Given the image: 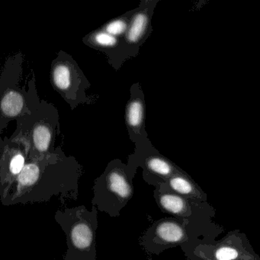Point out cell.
Segmentation results:
<instances>
[{"instance_id": "cell-1", "label": "cell", "mask_w": 260, "mask_h": 260, "mask_svg": "<svg viewBox=\"0 0 260 260\" xmlns=\"http://www.w3.org/2000/svg\"><path fill=\"white\" fill-rule=\"evenodd\" d=\"M82 167L73 156L57 151L41 157H29L22 171L0 197L5 206L47 203L58 197L63 203L76 200Z\"/></svg>"}, {"instance_id": "cell-2", "label": "cell", "mask_w": 260, "mask_h": 260, "mask_svg": "<svg viewBox=\"0 0 260 260\" xmlns=\"http://www.w3.org/2000/svg\"><path fill=\"white\" fill-rule=\"evenodd\" d=\"M54 218L67 238V250L64 260H96V206L92 211L84 206L58 209Z\"/></svg>"}, {"instance_id": "cell-3", "label": "cell", "mask_w": 260, "mask_h": 260, "mask_svg": "<svg viewBox=\"0 0 260 260\" xmlns=\"http://www.w3.org/2000/svg\"><path fill=\"white\" fill-rule=\"evenodd\" d=\"M22 80L19 65L6 66L0 73V116L3 130L10 122L30 114L41 102L35 76L26 84H21Z\"/></svg>"}, {"instance_id": "cell-4", "label": "cell", "mask_w": 260, "mask_h": 260, "mask_svg": "<svg viewBox=\"0 0 260 260\" xmlns=\"http://www.w3.org/2000/svg\"><path fill=\"white\" fill-rule=\"evenodd\" d=\"M16 129L21 132L30 144V157H41L57 151L56 139L61 136L60 116L54 105L41 99L28 115L15 120Z\"/></svg>"}, {"instance_id": "cell-5", "label": "cell", "mask_w": 260, "mask_h": 260, "mask_svg": "<svg viewBox=\"0 0 260 260\" xmlns=\"http://www.w3.org/2000/svg\"><path fill=\"white\" fill-rule=\"evenodd\" d=\"M50 83L55 91L74 110L87 102L89 82L76 62L70 58H59L53 61L50 70Z\"/></svg>"}, {"instance_id": "cell-6", "label": "cell", "mask_w": 260, "mask_h": 260, "mask_svg": "<svg viewBox=\"0 0 260 260\" xmlns=\"http://www.w3.org/2000/svg\"><path fill=\"white\" fill-rule=\"evenodd\" d=\"M30 148L28 141L18 130L15 129L11 137L4 138L0 151V197L22 171L28 160Z\"/></svg>"}, {"instance_id": "cell-7", "label": "cell", "mask_w": 260, "mask_h": 260, "mask_svg": "<svg viewBox=\"0 0 260 260\" xmlns=\"http://www.w3.org/2000/svg\"><path fill=\"white\" fill-rule=\"evenodd\" d=\"M94 189L93 204L108 194L122 200H126L131 195V187L128 180L125 176L117 171H111L105 177H100L96 182Z\"/></svg>"}, {"instance_id": "cell-8", "label": "cell", "mask_w": 260, "mask_h": 260, "mask_svg": "<svg viewBox=\"0 0 260 260\" xmlns=\"http://www.w3.org/2000/svg\"><path fill=\"white\" fill-rule=\"evenodd\" d=\"M157 234L160 239L168 243L180 242L184 235L181 226L170 221L160 224L157 227Z\"/></svg>"}, {"instance_id": "cell-9", "label": "cell", "mask_w": 260, "mask_h": 260, "mask_svg": "<svg viewBox=\"0 0 260 260\" xmlns=\"http://www.w3.org/2000/svg\"><path fill=\"white\" fill-rule=\"evenodd\" d=\"M160 203L163 209L174 214H182L186 210V204L181 197L172 194H166L160 197Z\"/></svg>"}, {"instance_id": "cell-10", "label": "cell", "mask_w": 260, "mask_h": 260, "mask_svg": "<svg viewBox=\"0 0 260 260\" xmlns=\"http://www.w3.org/2000/svg\"><path fill=\"white\" fill-rule=\"evenodd\" d=\"M147 24V17L143 14H138L133 20L132 24L128 33V39L130 42H136L140 39L145 31Z\"/></svg>"}, {"instance_id": "cell-11", "label": "cell", "mask_w": 260, "mask_h": 260, "mask_svg": "<svg viewBox=\"0 0 260 260\" xmlns=\"http://www.w3.org/2000/svg\"><path fill=\"white\" fill-rule=\"evenodd\" d=\"M143 105L139 101L131 102L128 108L127 119L128 123L133 127H137L141 124L143 120Z\"/></svg>"}, {"instance_id": "cell-12", "label": "cell", "mask_w": 260, "mask_h": 260, "mask_svg": "<svg viewBox=\"0 0 260 260\" xmlns=\"http://www.w3.org/2000/svg\"><path fill=\"white\" fill-rule=\"evenodd\" d=\"M169 185L172 189L183 195H189L193 192V187L189 180L181 177H176L171 179Z\"/></svg>"}, {"instance_id": "cell-13", "label": "cell", "mask_w": 260, "mask_h": 260, "mask_svg": "<svg viewBox=\"0 0 260 260\" xmlns=\"http://www.w3.org/2000/svg\"><path fill=\"white\" fill-rule=\"evenodd\" d=\"M148 167L151 171L160 174V175H169L172 171V168H171L169 163L166 162V160H163V159L158 158V157L151 158L148 161Z\"/></svg>"}, {"instance_id": "cell-14", "label": "cell", "mask_w": 260, "mask_h": 260, "mask_svg": "<svg viewBox=\"0 0 260 260\" xmlns=\"http://www.w3.org/2000/svg\"><path fill=\"white\" fill-rule=\"evenodd\" d=\"M237 250L232 247H222L217 251L216 257L218 260H233L238 257Z\"/></svg>"}, {"instance_id": "cell-15", "label": "cell", "mask_w": 260, "mask_h": 260, "mask_svg": "<svg viewBox=\"0 0 260 260\" xmlns=\"http://www.w3.org/2000/svg\"><path fill=\"white\" fill-rule=\"evenodd\" d=\"M95 39L97 44H99V45L105 46V47H111L116 44L115 38L109 34H98Z\"/></svg>"}, {"instance_id": "cell-16", "label": "cell", "mask_w": 260, "mask_h": 260, "mask_svg": "<svg viewBox=\"0 0 260 260\" xmlns=\"http://www.w3.org/2000/svg\"><path fill=\"white\" fill-rule=\"evenodd\" d=\"M126 28V24L123 21L118 20V21H113L110 23L107 26V31L111 35H119L123 33Z\"/></svg>"}, {"instance_id": "cell-17", "label": "cell", "mask_w": 260, "mask_h": 260, "mask_svg": "<svg viewBox=\"0 0 260 260\" xmlns=\"http://www.w3.org/2000/svg\"><path fill=\"white\" fill-rule=\"evenodd\" d=\"M3 129L1 126V116H0V151L4 145V138H3Z\"/></svg>"}]
</instances>
